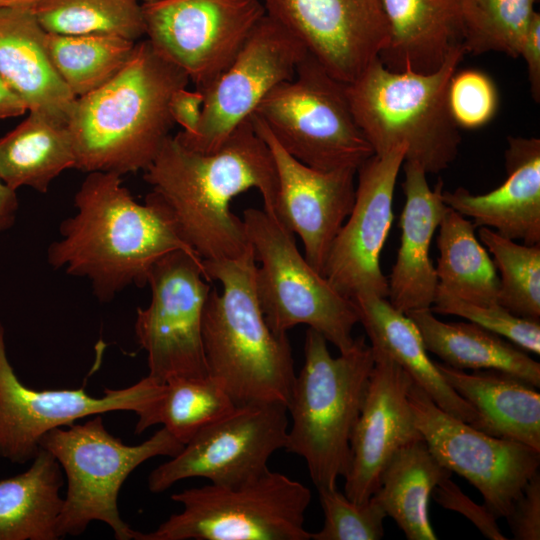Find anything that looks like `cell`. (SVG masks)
Returning a JSON list of instances; mask_svg holds the SVG:
<instances>
[{
  "mask_svg": "<svg viewBox=\"0 0 540 540\" xmlns=\"http://www.w3.org/2000/svg\"><path fill=\"white\" fill-rule=\"evenodd\" d=\"M144 180L202 260L235 258L249 247L243 220L231 211L236 196L256 189L263 209L274 213L278 190L272 154L251 117L209 152L169 135L144 170Z\"/></svg>",
  "mask_w": 540,
  "mask_h": 540,
  "instance_id": "6da1fadb",
  "label": "cell"
},
{
  "mask_svg": "<svg viewBox=\"0 0 540 540\" xmlns=\"http://www.w3.org/2000/svg\"><path fill=\"white\" fill-rule=\"evenodd\" d=\"M74 206L76 213L60 225L61 238L48 247L47 261L88 279L100 302L128 286L147 285L151 266L164 254L195 253L162 203L151 192L138 203L116 173H88Z\"/></svg>",
  "mask_w": 540,
  "mask_h": 540,
  "instance_id": "7a4b0ae2",
  "label": "cell"
},
{
  "mask_svg": "<svg viewBox=\"0 0 540 540\" xmlns=\"http://www.w3.org/2000/svg\"><path fill=\"white\" fill-rule=\"evenodd\" d=\"M189 81L147 39L137 41L115 76L73 104L67 129L75 168L120 176L144 171L174 124L169 112L171 96Z\"/></svg>",
  "mask_w": 540,
  "mask_h": 540,
  "instance_id": "3957f363",
  "label": "cell"
},
{
  "mask_svg": "<svg viewBox=\"0 0 540 540\" xmlns=\"http://www.w3.org/2000/svg\"><path fill=\"white\" fill-rule=\"evenodd\" d=\"M210 290L202 337L208 375L234 404L278 403L287 407L296 377L287 335H277L261 310L255 284L257 262L249 244L235 258L202 260Z\"/></svg>",
  "mask_w": 540,
  "mask_h": 540,
  "instance_id": "277c9868",
  "label": "cell"
},
{
  "mask_svg": "<svg viewBox=\"0 0 540 540\" xmlns=\"http://www.w3.org/2000/svg\"><path fill=\"white\" fill-rule=\"evenodd\" d=\"M465 54L463 45H456L430 73L391 71L377 57L345 83L354 119L374 154L404 145V161L419 164L427 174L449 167L461 135L450 113L448 88Z\"/></svg>",
  "mask_w": 540,
  "mask_h": 540,
  "instance_id": "5b68a950",
  "label": "cell"
},
{
  "mask_svg": "<svg viewBox=\"0 0 540 540\" xmlns=\"http://www.w3.org/2000/svg\"><path fill=\"white\" fill-rule=\"evenodd\" d=\"M374 361L364 336L333 357L325 337L306 330L304 363L287 405L291 423L284 449L304 459L316 489L337 487L348 471L350 440Z\"/></svg>",
  "mask_w": 540,
  "mask_h": 540,
  "instance_id": "8992f818",
  "label": "cell"
},
{
  "mask_svg": "<svg viewBox=\"0 0 540 540\" xmlns=\"http://www.w3.org/2000/svg\"><path fill=\"white\" fill-rule=\"evenodd\" d=\"M184 444L162 427L138 445H127L105 427L102 414L84 423L58 427L43 435L66 476L67 489L58 519V536H78L93 521L108 525L117 540L135 538L118 509L119 491L128 476L157 456H176Z\"/></svg>",
  "mask_w": 540,
  "mask_h": 540,
  "instance_id": "52a82bcc",
  "label": "cell"
},
{
  "mask_svg": "<svg viewBox=\"0 0 540 540\" xmlns=\"http://www.w3.org/2000/svg\"><path fill=\"white\" fill-rule=\"evenodd\" d=\"M310 489L271 471L240 483H209L171 495L182 510L134 540H311L305 529Z\"/></svg>",
  "mask_w": 540,
  "mask_h": 540,
  "instance_id": "ba28073f",
  "label": "cell"
},
{
  "mask_svg": "<svg viewBox=\"0 0 540 540\" xmlns=\"http://www.w3.org/2000/svg\"><path fill=\"white\" fill-rule=\"evenodd\" d=\"M243 223L256 262L258 301L277 335L304 324L321 333L340 352L354 343L359 318L350 298L340 294L299 251L294 234L274 213L243 211Z\"/></svg>",
  "mask_w": 540,
  "mask_h": 540,
  "instance_id": "9c48e42d",
  "label": "cell"
},
{
  "mask_svg": "<svg viewBox=\"0 0 540 540\" xmlns=\"http://www.w3.org/2000/svg\"><path fill=\"white\" fill-rule=\"evenodd\" d=\"M254 116L291 156L314 169H358L374 151L357 125L345 83L308 53L295 75L273 88Z\"/></svg>",
  "mask_w": 540,
  "mask_h": 540,
  "instance_id": "30bf717a",
  "label": "cell"
},
{
  "mask_svg": "<svg viewBox=\"0 0 540 540\" xmlns=\"http://www.w3.org/2000/svg\"><path fill=\"white\" fill-rule=\"evenodd\" d=\"M151 301L138 308L136 339L147 354L148 376L159 383L177 376L208 375L202 323L211 290L202 259L173 250L151 266Z\"/></svg>",
  "mask_w": 540,
  "mask_h": 540,
  "instance_id": "8fae6325",
  "label": "cell"
},
{
  "mask_svg": "<svg viewBox=\"0 0 540 540\" xmlns=\"http://www.w3.org/2000/svg\"><path fill=\"white\" fill-rule=\"evenodd\" d=\"M408 397L417 428L439 463L472 484L497 519L506 517L539 471L540 451L492 436L450 415L414 381Z\"/></svg>",
  "mask_w": 540,
  "mask_h": 540,
  "instance_id": "7c38bea8",
  "label": "cell"
},
{
  "mask_svg": "<svg viewBox=\"0 0 540 540\" xmlns=\"http://www.w3.org/2000/svg\"><path fill=\"white\" fill-rule=\"evenodd\" d=\"M164 383L148 375L122 389H105L93 397L77 389L37 390L20 381L6 351L0 321V457L14 464L31 461L44 434L77 420L112 411H132L144 419L161 396Z\"/></svg>",
  "mask_w": 540,
  "mask_h": 540,
  "instance_id": "4fadbf2b",
  "label": "cell"
},
{
  "mask_svg": "<svg viewBox=\"0 0 540 540\" xmlns=\"http://www.w3.org/2000/svg\"><path fill=\"white\" fill-rule=\"evenodd\" d=\"M142 11L147 40L196 90L229 65L266 14L261 0H159Z\"/></svg>",
  "mask_w": 540,
  "mask_h": 540,
  "instance_id": "5bb4252c",
  "label": "cell"
},
{
  "mask_svg": "<svg viewBox=\"0 0 540 540\" xmlns=\"http://www.w3.org/2000/svg\"><path fill=\"white\" fill-rule=\"evenodd\" d=\"M289 422L287 407L282 404L236 407L155 468L148 477V488L161 493L188 478L231 485L257 476L268 469L271 456L285 448Z\"/></svg>",
  "mask_w": 540,
  "mask_h": 540,
  "instance_id": "9a60e30c",
  "label": "cell"
},
{
  "mask_svg": "<svg viewBox=\"0 0 540 540\" xmlns=\"http://www.w3.org/2000/svg\"><path fill=\"white\" fill-rule=\"evenodd\" d=\"M306 54L297 39L265 14L229 65L199 90L204 102L197 132L176 137L198 151L217 149L273 88L295 75Z\"/></svg>",
  "mask_w": 540,
  "mask_h": 540,
  "instance_id": "2e32d148",
  "label": "cell"
},
{
  "mask_svg": "<svg viewBox=\"0 0 540 540\" xmlns=\"http://www.w3.org/2000/svg\"><path fill=\"white\" fill-rule=\"evenodd\" d=\"M406 148L372 155L358 169L353 208L330 248L323 276L343 296L388 297L380 254L393 223V195Z\"/></svg>",
  "mask_w": 540,
  "mask_h": 540,
  "instance_id": "e0dca14e",
  "label": "cell"
},
{
  "mask_svg": "<svg viewBox=\"0 0 540 540\" xmlns=\"http://www.w3.org/2000/svg\"><path fill=\"white\" fill-rule=\"evenodd\" d=\"M334 78L353 81L389 41L381 0H261Z\"/></svg>",
  "mask_w": 540,
  "mask_h": 540,
  "instance_id": "ac0fdd59",
  "label": "cell"
},
{
  "mask_svg": "<svg viewBox=\"0 0 540 540\" xmlns=\"http://www.w3.org/2000/svg\"><path fill=\"white\" fill-rule=\"evenodd\" d=\"M251 118L270 149L277 172L274 214L299 236L306 260L323 275L332 243L354 205L357 170L309 167L287 153L259 118Z\"/></svg>",
  "mask_w": 540,
  "mask_h": 540,
  "instance_id": "d6986e66",
  "label": "cell"
},
{
  "mask_svg": "<svg viewBox=\"0 0 540 540\" xmlns=\"http://www.w3.org/2000/svg\"><path fill=\"white\" fill-rule=\"evenodd\" d=\"M372 351L374 366L352 432L350 464L344 476V494L356 504L371 498L381 471L397 450L423 439L408 397L412 378L386 353Z\"/></svg>",
  "mask_w": 540,
  "mask_h": 540,
  "instance_id": "ffe728a7",
  "label": "cell"
},
{
  "mask_svg": "<svg viewBox=\"0 0 540 540\" xmlns=\"http://www.w3.org/2000/svg\"><path fill=\"white\" fill-rule=\"evenodd\" d=\"M507 142V177L500 186L480 195L463 187L443 189L442 198L448 207L473 219L475 228L487 227L527 245L540 244V139L510 136Z\"/></svg>",
  "mask_w": 540,
  "mask_h": 540,
  "instance_id": "44dd1931",
  "label": "cell"
},
{
  "mask_svg": "<svg viewBox=\"0 0 540 540\" xmlns=\"http://www.w3.org/2000/svg\"><path fill=\"white\" fill-rule=\"evenodd\" d=\"M402 188L405 203L399 226L400 247L388 279V298L402 313L431 309L438 288L430 246L447 205L443 201V181L432 189L427 173L417 163L404 161Z\"/></svg>",
  "mask_w": 540,
  "mask_h": 540,
  "instance_id": "7402d4cb",
  "label": "cell"
},
{
  "mask_svg": "<svg viewBox=\"0 0 540 540\" xmlns=\"http://www.w3.org/2000/svg\"><path fill=\"white\" fill-rule=\"evenodd\" d=\"M31 9L0 8V77L27 111L67 126L76 100L47 54Z\"/></svg>",
  "mask_w": 540,
  "mask_h": 540,
  "instance_id": "603a6c76",
  "label": "cell"
},
{
  "mask_svg": "<svg viewBox=\"0 0 540 540\" xmlns=\"http://www.w3.org/2000/svg\"><path fill=\"white\" fill-rule=\"evenodd\" d=\"M351 300L371 348L390 356L438 407L480 430L479 414L444 380L413 321L387 298L360 293Z\"/></svg>",
  "mask_w": 540,
  "mask_h": 540,
  "instance_id": "cb8c5ba5",
  "label": "cell"
},
{
  "mask_svg": "<svg viewBox=\"0 0 540 540\" xmlns=\"http://www.w3.org/2000/svg\"><path fill=\"white\" fill-rule=\"evenodd\" d=\"M460 0H381L389 41L378 58L389 70L430 73L462 44Z\"/></svg>",
  "mask_w": 540,
  "mask_h": 540,
  "instance_id": "d4e9b609",
  "label": "cell"
},
{
  "mask_svg": "<svg viewBox=\"0 0 540 540\" xmlns=\"http://www.w3.org/2000/svg\"><path fill=\"white\" fill-rule=\"evenodd\" d=\"M447 384L479 414L480 431L540 451V394L525 381L495 370H464L435 361Z\"/></svg>",
  "mask_w": 540,
  "mask_h": 540,
  "instance_id": "484cf974",
  "label": "cell"
},
{
  "mask_svg": "<svg viewBox=\"0 0 540 540\" xmlns=\"http://www.w3.org/2000/svg\"><path fill=\"white\" fill-rule=\"evenodd\" d=\"M428 352L457 369L495 370L538 388L540 364L505 338L473 322H443L431 309L406 313Z\"/></svg>",
  "mask_w": 540,
  "mask_h": 540,
  "instance_id": "4316f807",
  "label": "cell"
},
{
  "mask_svg": "<svg viewBox=\"0 0 540 540\" xmlns=\"http://www.w3.org/2000/svg\"><path fill=\"white\" fill-rule=\"evenodd\" d=\"M423 439L397 450L385 464L371 496L408 540H436L428 514L434 488L451 476Z\"/></svg>",
  "mask_w": 540,
  "mask_h": 540,
  "instance_id": "83f0119b",
  "label": "cell"
},
{
  "mask_svg": "<svg viewBox=\"0 0 540 540\" xmlns=\"http://www.w3.org/2000/svg\"><path fill=\"white\" fill-rule=\"evenodd\" d=\"M56 458L40 448L21 474L0 480V540H57L64 485Z\"/></svg>",
  "mask_w": 540,
  "mask_h": 540,
  "instance_id": "f1b7e54d",
  "label": "cell"
},
{
  "mask_svg": "<svg viewBox=\"0 0 540 540\" xmlns=\"http://www.w3.org/2000/svg\"><path fill=\"white\" fill-rule=\"evenodd\" d=\"M75 164L67 126L38 114L29 112L0 139V178L13 190L27 186L46 193L52 181Z\"/></svg>",
  "mask_w": 540,
  "mask_h": 540,
  "instance_id": "f546056e",
  "label": "cell"
},
{
  "mask_svg": "<svg viewBox=\"0 0 540 540\" xmlns=\"http://www.w3.org/2000/svg\"><path fill=\"white\" fill-rule=\"evenodd\" d=\"M437 229V289L470 303L498 304L499 276L474 224L447 207Z\"/></svg>",
  "mask_w": 540,
  "mask_h": 540,
  "instance_id": "4dcf8cb0",
  "label": "cell"
},
{
  "mask_svg": "<svg viewBox=\"0 0 540 540\" xmlns=\"http://www.w3.org/2000/svg\"><path fill=\"white\" fill-rule=\"evenodd\" d=\"M236 407L222 385L210 375L172 377L164 382L163 392L147 417L136 424L135 433L162 424L186 444Z\"/></svg>",
  "mask_w": 540,
  "mask_h": 540,
  "instance_id": "1f68e13d",
  "label": "cell"
},
{
  "mask_svg": "<svg viewBox=\"0 0 540 540\" xmlns=\"http://www.w3.org/2000/svg\"><path fill=\"white\" fill-rule=\"evenodd\" d=\"M44 44L55 70L77 98L115 76L128 61L136 42L112 35L46 32Z\"/></svg>",
  "mask_w": 540,
  "mask_h": 540,
  "instance_id": "d6a6232c",
  "label": "cell"
},
{
  "mask_svg": "<svg viewBox=\"0 0 540 540\" xmlns=\"http://www.w3.org/2000/svg\"><path fill=\"white\" fill-rule=\"evenodd\" d=\"M31 11L47 33L112 35L135 42L145 35L138 0H40Z\"/></svg>",
  "mask_w": 540,
  "mask_h": 540,
  "instance_id": "836d02e7",
  "label": "cell"
},
{
  "mask_svg": "<svg viewBox=\"0 0 540 540\" xmlns=\"http://www.w3.org/2000/svg\"><path fill=\"white\" fill-rule=\"evenodd\" d=\"M536 0H460L466 53L501 52L518 57L536 13Z\"/></svg>",
  "mask_w": 540,
  "mask_h": 540,
  "instance_id": "e575fe53",
  "label": "cell"
},
{
  "mask_svg": "<svg viewBox=\"0 0 540 540\" xmlns=\"http://www.w3.org/2000/svg\"><path fill=\"white\" fill-rule=\"evenodd\" d=\"M479 240L499 271L498 304L516 316L540 319V244L527 245L479 227Z\"/></svg>",
  "mask_w": 540,
  "mask_h": 540,
  "instance_id": "d590c367",
  "label": "cell"
},
{
  "mask_svg": "<svg viewBox=\"0 0 540 540\" xmlns=\"http://www.w3.org/2000/svg\"><path fill=\"white\" fill-rule=\"evenodd\" d=\"M324 514L322 528L311 540H379L384 536L386 513L371 497L364 504L351 501L337 487L317 488Z\"/></svg>",
  "mask_w": 540,
  "mask_h": 540,
  "instance_id": "8d00e7d4",
  "label": "cell"
},
{
  "mask_svg": "<svg viewBox=\"0 0 540 540\" xmlns=\"http://www.w3.org/2000/svg\"><path fill=\"white\" fill-rule=\"evenodd\" d=\"M432 312L454 315L493 332L525 352L540 354V322L514 315L499 304L470 303L437 289Z\"/></svg>",
  "mask_w": 540,
  "mask_h": 540,
  "instance_id": "74e56055",
  "label": "cell"
},
{
  "mask_svg": "<svg viewBox=\"0 0 540 540\" xmlns=\"http://www.w3.org/2000/svg\"><path fill=\"white\" fill-rule=\"evenodd\" d=\"M498 102L496 86L485 73L469 69L451 78L448 105L459 128L476 129L486 125L495 116Z\"/></svg>",
  "mask_w": 540,
  "mask_h": 540,
  "instance_id": "f35d334b",
  "label": "cell"
},
{
  "mask_svg": "<svg viewBox=\"0 0 540 540\" xmlns=\"http://www.w3.org/2000/svg\"><path fill=\"white\" fill-rule=\"evenodd\" d=\"M435 501L442 507L454 510L469 519L487 538L506 540L497 524V518L483 505L474 503L450 480L443 479L433 490Z\"/></svg>",
  "mask_w": 540,
  "mask_h": 540,
  "instance_id": "ab89813d",
  "label": "cell"
},
{
  "mask_svg": "<svg viewBox=\"0 0 540 540\" xmlns=\"http://www.w3.org/2000/svg\"><path fill=\"white\" fill-rule=\"evenodd\" d=\"M515 540L540 539V473L525 484L511 512L505 517Z\"/></svg>",
  "mask_w": 540,
  "mask_h": 540,
  "instance_id": "60d3db41",
  "label": "cell"
},
{
  "mask_svg": "<svg viewBox=\"0 0 540 540\" xmlns=\"http://www.w3.org/2000/svg\"><path fill=\"white\" fill-rule=\"evenodd\" d=\"M204 96L199 90L189 91L186 87L176 90L169 102V112L174 123L182 126L184 136L194 135L199 127Z\"/></svg>",
  "mask_w": 540,
  "mask_h": 540,
  "instance_id": "b9f144b4",
  "label": "cell"
},
{
  "mask_svg": "<svg viewBox=\"0 0 540 540\" xmlns=\"http://www.w3.org/2000/svg\"><path fill=\"white\" fill-rule=\"evenodd\" d=\"M527 67L531 95L540 101V14L535 13L520 50Z\"/></svg>",
  "mask_w": 540,
  "mask_h": 540,
  "instance_id": "7bdbcfd3",
  "label": "cell"
},
{
  "mask_svg": "<svg viewBox=\"0 0 540 540\" xmlns=\"http://www.w3.org/2000/svg\"><path fill=\"white\" fill-rule=\"evenodd\" d=\"M18 207L16 190L10 188L0 178V232L13 226Z\"/></svg>",
  "mask_w": 540,
  "mask_h": 540,
  "instance_id": "ee69618b",
  "label": "cell"
},
{
  "mask_svg": "<svg viewBox=\"0 0 540 540\" xmlns=\"http://www.w3.org/2000/svg\"><path fill=\"white\" fill-rule=\"evenodd\" d=\"M25 104L11 91L0 77V120L25 114Z\"/></svg>",
  "mask_w": 540,
  "mask_h": 540,
  "instance_id": "f6af8a7d",
  "label": "cell"
},
{
  "mask_svg": "<svg viewBox=\"0 0 540 540\" xmlns=\"http://www.w3.org/2000/svg\"><path fill=\"white\" fill-rule=\"evenodd\" d=\"M40 0H0V8L32 9Z\"/></svg>",
  "mask_w": 540,
  "mask_h": 540,
  "instance_id": "bcb514c9",
  "label": "cell"
},
{
  "mask_svg": "<svg viewBox=\"0 0 540 540\" xmlns=\"http://www.w3.org/2000/svg\"><path fill=\"white\" fill-rule=\"evenodd\" d=\"M139 2H142L141 4L143 3H151V2H155V1H159V0H138Z\"/></svg>",
  "mask_w": 540,
  "mask_h": 540,
  "instance_id": "7dc6e473",
  "label": "cell"
}]
</instances>
